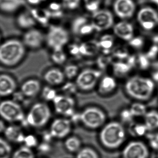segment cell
Returning a JSON list of instances; mask_svg holds the SVG:
<instances>
[{"mask_svg":"<svg viewBox=\"0 0 158 158\" xmlns=\"http://www.w3.org/2000/svg\"><path fill=\"white\" fill-rule=\"evenodd\" d=\"M123 89L127 96L134 101L145 102L155 95L156 83L151 77L133 75L126 79Z\"/></svg>","mask_w":158,"mask_h":158,"instance_id":"1","label":"cell"},{"mask_svg":"<svg viewBox=\"0 0 158 158\" xmlns=\"http://www.w3.org/2000/svg\"><path fill=\"white\" fill-rule=\"evenodd\" d=\"M127 129L119 120L108 121L100 129L99 139L105 148L110 150L123 148L127 141Z\"/></svg>","mask_w":158,"mask_h":158,"instance_id":"2","label":"cell"},{"mask_svg":"<svg viewBox=\"0 0 158 158\" xmlns=\"http://www.w3.org/2000/svg\"><path fill=\"white\" fill-rule=\"evenodd\" d=\"M27 50L21 39H7L0 46V62L4 67H15L24 60Z\"/></svg>","mask_w":158,"mask_h":158,"instance_id":"3","label":"cell"},{"mask_svg":"<svg viewBox=\"0 0 158 158\" xmlns=\"http://www.w3.org/2000/svg\"><path fill=\"white\" fill-rule=\"evenodd\" d=\"M46 33V46L51 51L64 49L70 42L71 33L63 26L51 24Z\"/></svg>","mask_w":158,"mask_h":158,"instance_id":"4","label":"cell"},{"mask_svg":"<svg viewBox=\"0 0 158 158\" xmlns=\"http://www.w3.org/2000/svg\"><path fill=\"white\" fill-rule=\"evenodd\" d=\"M52 113L48 105L44 102L34 104L26 115L27 125L35 128H41L48 123L51 118Z\"/></svg>","mask_w":158,"mask_h":158,"instance_id":"5","label":"cell"},{"mask_svg":"<svg viewBox=\"0 0 158 158\" xmlns=\"http://www.w3.org/2000/svg\"><path fill=\"white\" fill-rule=\"evenodd\" d=\"M107 122L106 112L99 107L89 106L80 113V123L89 129H101Z\"/></svg>","mask_w":158,"mask_h":158,"instance_id":"6","label":"cell"},{"mask_svg":"<svg viewBox=\"0 0 158 158\" xmlns=\"http://www.w3.org/2000/svg\"><path fill=\"white\" fill-rule=\"evenodd\" d=\"M0 114L3 120L10 123H23L25 120L26 115L22 106L13 100L2 102Z\"/></svg>","mask_w":158,"mask_h":158,"instance_id":"7","label":"cell"},{"mask_svg":"<svg viewBox=\"0 0 158 158\" xmlns=\"http://www.w3.org/2000/svg\"><path fill=\"white\" fill-rule=\"evenodd\" d=\"M102 76V73L100 69L86 68L80 71L75 79V83L78 89L90 91L97 87Z\"/></svg>","mask_w":158,"mask_h":158,"instance_id":"8","label":"cell"},{"mask_svg":"<svg viewBox=\"0 0 158 158\" xmlns=\"http://www.w3.org/2000/svg\"><path fill=\"white\" fill-rule=\"evenodd\" d=\"M123 158H148L150 148L146 141L140 139H133L127 141L123 147Z\"/></svg>","mask_w":158,"mask_h":158,"instance_id":"9","label":"cell"},{"mask_svg":"<svg viewBox=\"0 0 158 158\" xmlns=\"http://www.w3.org/2000/svg\"><path fill=\"white\" fill-rule=\"evenodd\" d=\"M70 32L78 38L85 39L92 35L96 31L90 18L85 15H78L71 21Z\"/></svg>","mask_w":158,"mask_h":158,"instance_id":"10","label":"cell"},{"mask_svg":"<svg viewBox=\"0 0 158 158\" xmlns=\"http://www.w3.org/2000/svg\"><path fill=\"white\" fill-rule=\"evenodd\" d=\"M21 39L28 50H39L46 45V33L36 27L24 31Z\"/></svg>","mask_w":158,"mask_h":158,"instance_id":"11","label":"cell"},{"mask_svg":"<svg viewBox=\"0 0 158 158\" xmlns=\"http://www.w3.org/2000/svg\"><path fill=\"white\" fill-rule=\"evenodd\" d=\"M55 112L64 117H70L76 112L75 101L72 96L58 95L52 101Z\"/></svg>","mask_w":158,"mask_h":158,"instance_id":"12","label":"cell"},{"mask_svg":"<svg viewBox=\"0 0 158 158\" xmlns=\"http://www.w3.org/2000/svg\"><path fill=\"white\" fill-rule=\"evenodd\" d=\"M137 19L142 28L151 31L158 25V13L153 8L144 7L138 12Z\"/></svg>","mask_w":158,"mask_h":158,"instance_id":"13","label":"cell"},{"mask_svg":"<svg viewBox=\"0 0 158 158\" xmlns=\"http://www.w3.org/2000/svg\"><path fill=\"white\" fill-rule=\"evenodd\" d=\"M90 20L95 31L97 32L106 31L113 25V15L108 10H99L91 15Z\"/></svg>","mask_w":158,"mask_h":158,"instance_id":"14","label":"cell"},{"mask_svg":"<svg viewBox=\"0 0 158 158\" xmlns=\"http://www.w3.org/2000/svg\"><path fill=\"white\" fill-rule=\"evenodd\" d=\"M72 124L71 120L66 117L56 118L51 124L49 132L53 138H66L72 131Z\"/></svg>","mask_w":158,"mask_h":158,"instance_id":"15","label":"cell"},{"mask_svg":"<svg viewBox=\"0 0 158 158\" xmlns=\"http://www.w3.org/2000/svg\"><path fill=\"white\" fill-rule=\"evenodd\" d=\"M136 4L133 0H114L113 9L117 17L123 20L130 19L135 14Z\"/></svg>","mask_w":158,"mask_h":158,"instance_id":"16","label":"cell"},{"mask_svg":"<svg viewBox=\"0 0 158 158\" xmlns=\"http://www.w3.org/2000/svg\"><path fill=\"white\" fill-rule=\"evenodd\" d=\"M118 84L117 78L110 75L103 76L100 79L98 85V91L103 96H109L117 90Z\"/></svg>","mask_w":158,"mask_h":158,"instance_id":"17","label":"cell"},{"mask_svg":"<svg viewBox=\"0 0 158 158\" xmlns=\"http://www.w3.org/2000/svg\"><path fill=\"white\" fill-rule=\"evenodd\" d=\"M15 23L18 28L24 31L36 27L37 25L29 9L26 8L16 14Z\"/></svg>","mask_w":158,"mask_h":158,"instance_id":"18","label":"cell"},{"mask_svg":"<svg viewBox=\"0 0 158 158\" xmlns=\"http://www.w3.org/2000/svg\"><path fill=\"white\" fill-rule=\"evenodd\" d=\"M29 10L37 25L47 28L51 24V15L47 7H31Z\"/></svg>","mask_w":158,"mask_h":158,"instance_id":"19","label":"cell"},{"mask_svg":"<svg viewBox=\"0 0 158 158\" xmlns=\"http://www.w3.org/2000/svg\"><path fill=\"white\" fill-rule=\"evenodd\" d=\"M27 4L26 0H0V9L3 14H16Z\"/></svg>","mask_w":158,"mask_h":158,"instance_id":"20","label":"cell"},{"mask_svg":"<svg viewBox=\"0 0 158 158\" xmlns=\"http://www.w3.org/2000/svg\"><path fill=\"white\" fill-rule=\"evenodd\" d=\"M16 82L9 74L2 73L0 76V95L1 97L11 96L16 89Z\"/></svg>","mask_w":158,"mask_h":158,"instance_id":"21","label":"cell"},{"mask_svg":"<svg viewBox=\"0 0 158 158\" xmlns=\"http://www.w3.org/2000/svg\"><path fill=\"white\" fill-rule=\"evenodd\" d=\"M113 32L117 37L128 42L134 37L133 25L126 21H122L116 23L114 26Z\"/></svg>","mask_w":158,"mask_h":158,"instance_id":"22","label":"cell"},{"mask_svg":"<svg viewBox=\"0 0 158 158\" xmlns=\"http://www.w3.org/2000/svg\"><path fill=\"white\" fill-rule=\"evenodd\" d=\"M65 78L63 70L56 67L48 69L43 75L45 82L51 86L63 85Z\"/></svg>","mask_w":158,"mask_h":158,"instance_id":"23","label":"cell"},{"mask_svg":"<svg viewBox=\"0 0 158 158\" xmlns=\"http://www.w3.org/2000/svg\"><path fill=\"white\" fill-rule=\"evenodd\" d=\"M80 50L82 58H92L101 52L98 40H88L80 43Z\"/></svg>","mask_w":158,"mask_h":158,"instance_id":"24","label":"cell"},{"mask_svg":"<svg viewBox=\"0 0 158 158\" xmlns=\"http://www.w3.org/2000/svg\"><path fill=\"white\" fill-rule=\"evenodd\" d=\"M40 82L36 79H30L22 84L20 91L26 98H33L41 92Z\"/></svg>","mask_w":158,"mask_h":158,"instance_id":"25","label":"cell"},{"mask_svg":"<svg viewBox=\"0 0 158 158\" xmlns=\"http://www.w3.org/2000/svg\"><path fill=\"white\" fill-rule=\"evenodd\" d=\"M3 134L7 140L16 143H23L26 136L22 128L14 124L7 127Z\"/></svg>","mask_w":158,"mask_h":158,"instance_id":"26","label":"cell"},{"mask_svg":"<svg viewBox=\"0 0 158 158\" xmlns=\"http://www.w3.org/2000/svg\"><path fill=\"white\" fill-rule=\"evenodd\" d=\"M127 129L128 135H130L134 139L145 137L149 132L143 121L141 122L133 121L127 125Z\"/></svg>","mask_w":158,"mask_h":158,"instance_id":"27","label":"cell"},{"mask_svg":"<svg viewBox=\"0 0 158 158\" xmlns=\"http://www.w3.org/2000/svg\"><path fill=\"white\" fill-rule=\"evenodd\" d=\"M143 121L149 131L158 130V110L154 109L148 110Z\"/></svg>","mask_w":158,"mask_h":158,"instance_id":"28","label":"cell"},{"mask_svg":"<svg viewBox=\"0 0 158 158\" xmlns=\"http://www.w3.org/2000/svg\"><path fill=\"white\" fill-rule=\"evenodd\" d=\"M47 8L50 13L52 20H60L64 17L65 10L61 2L53 0L49 2Z\"/></svg>","mask_w":158,"mask_h":158,"instance_id":"29","label":"cell"},{"mask_svg":"<svg viewBox=\"0 0 158 158\" xmlns=\"http://www.w3.org/2000/svg\"><path fill=\"white\" fill-rule=\"evenodd\" d=\"M98 40L102 54L105 55L112 54V50L114 43V38L113 36L106 34L102 36Z\"/></svg>","mask_w":158,"mask_h":158,"instance_id":"30","label":"cell"},{"mask_svg":"<svg viewBox=\"0 0 158 158\" xmlns=\"http://www.w3.org/2000/svg\"><path fill=\"white\" fill-rule=\"evenodd\" d=\"M64 145L67 150L71 152H77L82 148L81 140L75 136H71L66 138Z\"/></svg>","mask_w":158,"mask_h":158,"instance_id":"31","label":"cell"},{"mask_svg":"<svg viewBox=\"0 0 158 158\" xmlns=\"http://www.w3.org/2000/svg\"><path fill=\"white\" fill-rule=\"evenodd\" d=\"M129 108L135 118H143L148 110L145 102H142L134 101L130 104Z\"/></svg>","mask_w":158,"mask_h":158,"instance_id":"32","label":"cell"},{"mask_svg":"<svg viewBox=\"0 0 158 158\" xmlns=\"http://www.w3.org/2000/svg\"><path fill=\"white\" fill-rule=\"evenodd\" d=\"M50 59L56 65L60 66L66 62L68 55L65 49L51 51Z\"/></svg>","mask_w":158,"mask_h":158,"instance_id":"33","label":"cell"},{"mask_svg":"<svg viewBox=\"0 0 158 158\" xmlns=\"http://www.w3.org/2000/svg\"><path fill=\"white\" fill-rule=\"evenodd\" d=\"M82 6L85 11L92 15L100 10L102 0H82Z\"/></svg>","mask_w":158,"mask_h":158,"instance_id":"34","label":"cell"},{"mask_svg":"<svg viewBox=\"0 0 158 158\" xmlns=\"http://www.w3.org/2000/svg\"><path fill=\"white\" fill-rule=\"evenodd\" d=\"M119 121L124 125H128L135 121V117L130 110L129 107L122 108L119 112Z\"/></svg>","mask_w":158,"mask_h":158,"instance_id":"35","label":"cell"},{"mask_svg":"<svg viewBox=\"0 0 158 158\" xmlns=\"http://www.w3.org/2000/svg\"><path fill=\"white\" fill-rule=\"evenodd\" d=\"M63 71L65 77L69 80L76 79L80 73L78 65L74 63L68 64L65 65Z\"/></svg>","mask_w":158,"mask_h":158,"instance_id":"36","label":"cell"},{"mask_svg":"<svg viewBox=\"0 0 158 158\" xmlns=\"http://www.w3.org/2000/svg\"><path fill=\"white\" fill-rule=\"evenodd\" d=\"M145 138L150 149L158 151V130L149 131Z\"/></svg>","mask_w":158,"mask_h":158,"instance_id":"37","label":"cell"},{"mask_svg":"<svg viewBox=\"0 0 158 158\" xmlns=\"http://www.w3.org/2000/svg\"><path fill=\"white\" fill-rule=\"evenodd\" d=\"M34 152L32 148L23 146L17 149L13 154L12 158H34Z\"/></svg>","mask_w":158,"mask_h":158,"instance_id":"38","label":"cell"},{"mask_svg":"<svg viewBox=\"0 0 158 158\" xmlns=\"http://www.w3.org/2000/svg\"><path fill=\"white\" fill-rule=\"evenodd\" d=\"M64 49L68 56L76 59L82 58L80 53V43L70 42Z\"/></svg>","mask_w":158,"mask_h":158,"instance_id":"39","label":"cell"},{"mask_svg":"<svg viewBox=\"0 0 158 158\" xmlns=\"http://www.w3.org/2000/svg\"><path fill=\"white\" fill-rule=\"evenodd\" d=\"M113 58H115L118 61L125 60L129 56L128 50L123 46H119L113 48L112 50Z\"/></svg>","mask_w":158,"mask_h":158,"instance_id":"40","label":"cell"},{"mask_svg":"<svg viewBox=\"0 0 158 158\" xmlns=\"http://www.w3.org/2000/svg\"><path fill=\"white\" fill-rule=\"evenodd\" d=\"M65 11L74 12L77 10L82 5V0H61Z\"/></svg>","mask_w":158,"mask_h":158,"instance_id":"41","label":"cell"},{"mask_svg":"<svg viewBox=\"0 0 158 158\" xmlns=\"http://www.w3.org/2000/svg\"><path fill=\"white\" fill-rule=\"evenodd\" d=\"M132 67L126 62H123V61L114 62L113 64L114 72L120 75L128 73Z\"/></svg>","mask_w":158,"mask_h":158,"instance_id":"42","label":"cell"},{"mask_svg":"<svg viewBox=\"0 0 158 158\" xmlns=\"http://www.w3.org/2000/svg\"><path fill=\"white\" fill-rule=\"evenodd\" d=\"M77 158H99L97 152L92 148H82L77 154Z\"/></svg>","mask_w":158,"mask_h":158,"instance_id":"43","label":"cell"},{"mask_svg":"<svg viewBox=\"0 0 158 158\" xmlns=\"http://www.w3.org/2000/svg\"><path fill=\"white\" fill-rule=\"evenodd\" d=\"M40 93L42 98L46 101H53L58 95L56 90L52 88L51 86L43 88Z\"/></svg>","mask_w":158,"mask_h":158,"instance_id":"44","label":"cell"},{"mask_svg":"<svg viewBox=\"0 0 158 158\" xmlns=\"http://www.w3.org/2000/svg\"><path fill=\"white\" fill-rule=\"evenodd\" d=\"M78 89L76 84L75 82H66L63 84L62 86L61 90L63 94L67 96H72L76 93Z\"/></svg>","mask_w":158,"mask_h":158,"instance_id":"45","label":"cell"},{"mask_svg":"<svg viewBox=\"0 0 158 158\" xmlns=\"http://www.w3.org/2000/svg\"><path fill=\"white\" fill-rule=\"evenodd\" d=\"M150 60L146 56V54L140 53L136 55V65L141 70H146L149 67Z\"/></svg>","mask_w":158,"mask_h":158,"instance_id":"46","label":"cell"},{"mask_svg":"<svg viewBox=\"0 0 158 158\" xmlns=\"http://www.w3.org/2000/svg\"><path fill=\"white\" fill-rule=\"evenodd\" d=\"M12 148L6 139H0V154L1 157H7L11 152Z\"/></svg>","mask_w":158,"mask_h":158,"instance_id":"47","label":"cell"},{"mask_svg":"<svg viewBox=\"0 0 158 158\" xmlns=\"http://www.w3.org/2000/svg\"><path fill=\"white\" fill-rule=\"evenodd\" d=\"M128 44L130 47L135 49H140L145 45V40L142 36L134 37L130 41Z\"/></svg>","mask_w":158,"mask_h":158,"instance_id":"48","label":"cell"},{"mask_svg":"<svg viewBox=\"0 0 158 158\" xmlns=\"http://www.w3.org/2000/svg\"><path fill=\"white\" fill-rule=\"evenodd\" d=\"M23 143L25 146L30 148H35L38 145L37 139L35 135L31 134L26 135Z\"/></svg>","mask_w":158,"mask_h":158,"instance_id":"49","label":"cell"},{"mask_svg":"<svg viewBox=\"0 0 158 158\" xmlns=\"http://www.w3.org/2000/svg\"><path fill=\"white\" fill-rule=\"evenodd\" d=\"M145 54L150 60L156 59L158 56V46L153 44Z\"/></svg>","mask_w":158,"mask_h":158,"instance_id":"50","label":"cell"},{"mask_svg":"<svg viewBox=\"0 0 158 158\" xmlns=\"http://www.w3.org/2000/svg\"><path fill=\"white\" fill-rule=\"evenodd\" d=\"M37 147L38 149L41 153L48 152L50 151L51 148L49 143L45 142V141L42 142L40 144H38Z\"/></svg>","mask_w":158,"mask_h":158,"instance_id":"51","label":"cell"},{"mask_svg":"<svg viewBox=\"0 0 158 158\" xmlns=\"http://www.w3.org/2000/svg\"><path fill=\"white\" fill-rule=\"evenodd\" d=\"M27 4L30 5L31 7L39 6L42 4L40 0H26Z\"/></svg>","mask_w":158,"mask_h":158,"instance_id":"52","label":"cell"},{"mask_svg":"<svg viewBox=\"0 0 158 158\" xmlns=\"http://www.w3.org/2000/svg\"><path fill=\"white\" fill-rule=\"evenodd\" d=\"M1 127H0V130H1V133H3L4 130H5V128H6L7 127H5L6 126L4 124V122H3L2 120L1 121V125H0Z\"/></svg>","mask_w":158,"mask_h":158,"instance_id":"53","label":"cell"},{"mask_svg":"<svg viewBox=\"0 0 158 158\" xmlns=\"http://www.w3.org/2000/svg\"><path fill=\"white\" fill-rule=\"evenodd\" d=\"M152 41L153 44L158 46V35H155L153 36L152 39Z\"/></svg>","mask_w":158,"mask_h":158,"instance_id":"54","label":"cell"},{"mask_svg":"<svg viewBox=\"0 0 158 158\" xmlns=\"http://www.w3.org/2000/svg\"><path fill=\"white\" fill-rule=\"evenodd\" d=\"M151 2L158 7V0H150Z\"/></svg>","mask_w":158,"mask_h":158,"instance_id":"55","label":"cell"},{"mask_svg":"<svg viewBox=\"0 0 158 158\" xmlns=\"http://www.w3.org/2000/svg\"><path fill=\"white\" fill-rule=\"evenodd\" d=\"M154 66L155 69H158V62H156V63L154 64Z\"/></svg>","mask_w":158,"mask_h":158,"instance_id":"56","label":"cell"},{"mask_svg":"<svg viewBox=\"0 0 158 158\" xmlns=\"http://www.w3.org/2000/svg\"><path fill=\"white\" fill-rule=\"evenodd\" d=\"M40 1L42 3H43V2H47L48 0H40Z\"/></svg>","mask_w":158,"mask_h":158,"instance_id":"57","label":"cell"},{"mask_svg":"<svg viewBox=\"0 0 158 158\" xmlns=\"http://www.w3.org/2000/svg\"><path fill=\"white\" fill-rule=\"evenodd\" d=\"M1 158H8L7 157H1Z\"/></svg>","mask_w":158,"mask_h":158,"instance_id":"58","label":"cell"}]
</instances>
